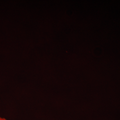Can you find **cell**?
Here are the masks:
<instances>
[{
  "mask_svg": "<svg viewBox=\"0 0 120 120\" xmlns=\"http://www.w3.org/2000/svg\"><path fill=\"white\" fill-rule=\"evenodd\" d=\"M0 120H7L5 118H3V117H0Z\"/></svg>",
  "mask_w": 120,
  "mask_h": 120,
  "instance_id": "obj_1",
  "label": "cell"
}]
</instances>
